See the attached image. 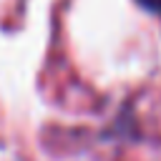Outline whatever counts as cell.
Returning <instances> with one entry per match:
<instances>
[{"instance_id":"cell-1","label":"cell","mask_w":161,"mask_h":161,"mask_svg":"<svg viewBox=\"0 0 161 161\" xmlns=\"http://www.w3.org/2000/svg\"><path fill=\"white\" fill-rule=\"evenodd\" d=\"M138 5H143L148 13H156V15H161V0H136Z\"/></svg>"}]
</instances>
